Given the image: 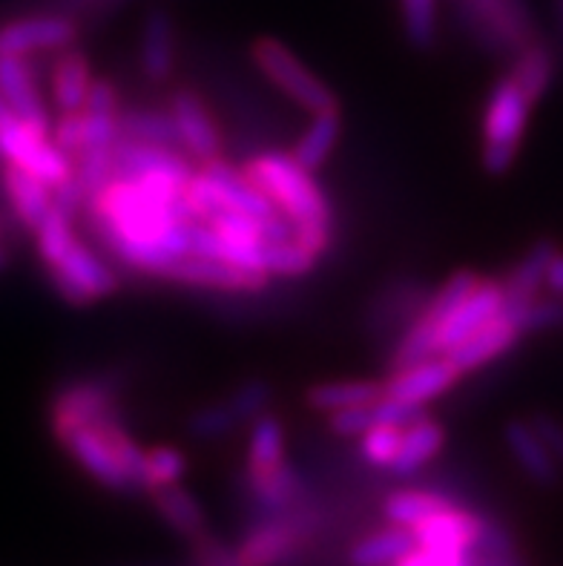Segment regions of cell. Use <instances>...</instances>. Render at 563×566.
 <instances>
[{"label":"cell","instance_id":"obj_9","mask_svg":"<svg viewBox=\"0 0 563 566\" xmlns=\"http://www.w3.org/2000/svg\"><path fill=\"white\" fill-rule=\"evenodd\" d=\"M165 282H176V285L185 287H199V291H213V294H262L271 285V276L268 273L244 271V268L228 265L221 259L210 256H190L179 259L176 265L167 268V273L161 276Z\"/></svg>","mask_w":563,"mask_h":566},{"label":"cell","instance_id":"obj_11","mask_svg":"<svg viewBox=\"0 0 563 566\" xmlns=\"http://www.w3.org/2000/svg\"><path fill=\"white\" fill-rule=\"evenodd\" d=\"M463 374L457 371L446 354L426 357L411 366L394 368L388 380L383 382V397L408 402V406H428L431 400L442 397L449 388L457 386Z\"/></svg>","mask_w":563,"mask_h":566},{"label":"cell","instance_id":"obj_20","mask_svg":"<svg viewBox=\"0 0 563 566\" xmlns=\"http://www.w3.org/2000/svg\"><path fill=\"white\" fill-rule=\"evenodd\" d=\"M480 530H483V517L475 515L460 506L435 512L417 526H411L414 544L428 546V549H440V553H469L471 546L478 544Z\"/></svg>","mask_w":563,"mask_h":566},{"label":"cell","instance_id":"obj_30","mask_svg":"<svg viewBox=\"0 0 563 566\" xmlns=\"http://www.w3.org/2000/svg\"><path fill=\"white\" fill-rule=\"evenodd\" d=\"M383 397V382L374 380H331L320 386L307 388V406L320 415L331 411L354 409V406H372Z\"/></svg>","mask_w":563,"mask_h":566},{"label":"cell","instance_id":"obj_19","mask_svg":"<svg viewBox=\"0 0 563 566\" xmlns=\"http://www.w3.org/2000/svg\"><path fill=\"white\" fill-rule=\"evenodd\" d=\"M0 190H3V199L9 205V213L32 233L55 208V196H52V187L46 181L21 170V167L7 165V161H0Z\"/></svg>","mask_w":563,"mask_h":566},{"label":"cell","instance_id":"obj_37","mask_svg":"<svg viewBox=\"0 0 563 566\" xmlns=\"http://www.w3.org/2000/svg\"><path fill=\"white\" fill-rule=\"evenodd\" d=\"M403 443V429L392 423H374L372 429L365 431L359 438V454L365 463H372L377 469H392L394 458Z\"/></svg>","mask_w":563,"mask_h":566},{"label":"cell","instance_id":"obj_25","mask_svg":"<svg viewBox=\"0 0 563 566\" xmlns=\"http://www.w3.org/2000/svg\"><path fill=\"white\" fill-rule=\"evenodd\" d=\"M343 136V113L340 109H325V113H314L307 127L302 129L300 142L291 150V156L300 161L305 170L316 172L325 167L331 156H334L336 144Z\"/></svg>","mask_w":563,"mask_h":566},{"label":"cell","instance_id":"obj_34","mask_svg":"<svg viewBox=\"0 0 563 566\" xmlns=\"http://www.w3.org/2000/svg\"><path fill=\"white\" fill-rule=\"evenodd\" d=\"M514 325L521 334H541V331L563 328V300L561 296H535L526 302H507Z\"/></svg>","mask_w":563,"mask_h":566},{"label":"cell","instance_id":"obj_4","mask_svg":"<svg viewBox=\"0 0 563 566\" xmlns=\"http://www.w3.org/2000/svg\"><path fill=\"white\" fill-rule=\"evenodd\" d=\"M532 107L535 104L526 98L512 75L492 86L483 109V150H480V161L489 176H503L512 170L526 136Z\"/></svg>","mask_w":563,"mask_h":566},{"label":"cell","instance_id":"obj_36","mask_svg":"<svg viewBox=\"0 0 563 566\" xmlns=\"http://www.w3.org/2000/svg\"><path fill=\"white\" fill-rule=\"evenodd\" d=\"M225 400H228L230 409L239 415V420H242L244 426H250L259 415L271 411L273 386L268 380H262V377H250V380L239 382Z\"/></svg>","mask_w":563,"mask_h":566},{"label":"cell","instance_id":"obj_44","mask_svg":"<svg viewBox=\"0 0 563 566\" xmlns=\"http://www.w3.org/2000/svg\"><path fill=\"white\" fill-rule=\"evenodd\" d=\"M543 287H546L552 296H561V300H563V248H561V244H557L555 253H552L550 268H546V280H543Z\"/></svg>","mask_w":563,"mask_h":566},{"label":"cell","instance_id":"obj_26","mask_svg":"<svg viewBox=\"0 0 563 566\" xmlns=\"http://www.w3.org/2000/svg\"><path fill=\"white\" fill-rule=\"evenodd\" d=\"M555 52L535 38V41L526 43L521 52H514L512 72H509V75L518 81V86L526 93V98L532 101V104H538L543 95L550 93L552 84H555Z\"/></svg>","mask_w":563,"mask_h":566},{"label":"cell","instance_id":"obj_13","mask_svg":"<svg viewBox=\"0 0 563 566\" xmlns=\"http://www.w3.org/2000/svg\"><path fill=\"white\" fill-rule=\"evenodd\" d=\"M507 308V291L500 280H480V285L466 296L460 305L449 314V319L442 323L440 334H437V354L451 352L457 343H463L469 334L486 325L489 319Z\"/></svg>","mask_w":563,"mask_h":566},{"label":"cell","instance_id":"obj_24","mask_svg":"<svg viewBox=\"0 0 563 566\" xmlns=\"http://www.w3.org/2000/svg\"><path fill=\"white\" fill-rule=\"evenodd\" d=\"M442 443H446V429L437 423L435 417L426 415L414 420L411 426L403 429V443H399V452L388 472L399 474V478L417 474L442 452Z\"/></svg>","mask_w":563,"mask_h":566},{"label":"cell","instance_id":"obj_12","mask_svg":"<svg viewBox=\"0 0 563 566\" xmlns=\"http://www.w3.org/2000/svg\"><path fill=\"white\" fill-rule=\"evenodd\" d=\"M170 109L176 129H179L181 150L192 158V161H213L221 158V133L216 127V118L210 113V107L205 104L199 93L192 90H176L170 95Z\"/></svg>","mask_w":563,"mask_h":566},{"label":"cell","instance_id":"obj_14","mask_svg":"<svg viewBox=\"0 0 563 566\" xmlns=\"http://www.w3.org/2000/svg\"><path fill=\"white\" fill-rule=\"evenodd\" d=\"M305 521L293 515H277L268 524L257 526L242 544L236 546V564L239 566H279L288 555L296 553V546L305 538Z\"/></svg>","mask_w":563,"mask_h":566},{"label":"cell","instance_id":"obj_6","mask_svg":"<svg viewBox=\"0 0 563 566\" xmlns=\"http://www.w3.org/2000/svg\"><path fill=\"white\" fill-rule=\"evenodd\" d=\"M471 38L494 55H514L535 41V23L523 0H455Z\"/></svg>","mask_w":563,"mask_h":566},{"label":"cell","instance_id":"obj_35","mask_svg":"<svg viewBox=\"0 0 563 566\" xmlns=\"http://www.w3.org/2000/svg\"><path fill=\"white\" fill-rule=\"evenodd\" d=\"M242 420L230 409L228 400L221 402H210V406H201V409L192 411L187 417V431H190V438L196 440H221L230 438L236 429H242Z\"/></svg>","mask_w":563,"mask_h":566},{"label":"cell","instance_id":"obj_48","mask_svg":"<svg viewBox=\"0 0 563 566\" xmlns=\"http://www.w3.org/2000/svg\"><path fill=\"white\" fill-rule=\"evenodd\" d=\"M0 265H3V251H0Z\"/></svg>","mask_w":563,"mask_h":566},{"label":"cell","instance_id":"obj_38","mask_svg":"<svg viewBox=\"0 0 563 566\" xmlns=\"http://www.w3.org/2000/svg\"><path fill=\"white\" fill-rule=\"evenodd\" d=\"M406 35L414 46L428 50L437 41V0H399Z\"/></svg>","mask_w":563,"mask_h":566},{"label":"cell","instance_id":"obj_10","mask_svg":"<svg viewBox=\"0 0 563 566\" xmlns=\"http://www.w3.org/2000/svg\"><path fill=\"white\" fill-rule=\"evenodd\" d=\"M55 440L66 449L75 463L84 469L93 481H98L101 486L113 489V492H136L133 489V481L129 474L124 472L122 460L115 454L113 443L104 434L98 423H86V426H72V429H64L61 434H55Z\"/></svg>","mask_w":563,"mask_h":566},{"label":"cell","instance_id":"obj_3","mask_svg":"<svg viewBox=\"0 0 563 566\" xmlns=\"http://www.w3.org/2000/svg\"><path fill=\"white\" fill-rule=\"evenodd\" d=\"M72 222V216L52 208V213L38 224L35 248L55 294L75 308H86L118 291V273L75 237Z\"/></svg>","mask_w":563,"mask_h":566},{"label":"cell","instance_id":"obj_39","mask_svg":"<svg viewBox=\"0 0 563 566\" xmlns=\"http://www.w3.org/2000/svg\"><path fill=\"white\" fill-rule=\"evenodd\" d=\"M187 472V458L173 446H156L147 452V492L179 483Z\"/></svg>","mask_w":563,"mask_h":566},{"label":"cell","instance_id":"obj_32","mask_svg":"<svg viewBox=\"0 0 563 566\" xmlns=\"http://www.w3.org/2000/svg\"><path fill=\"white\" fill-rule=\"evenodd\" d=\"M449 506H455L451 497L440 495V492H428V489H397L383 503L385 517L392 524L406 526V530L417 526L428 515H435V512L449 510Z\"/></svg>","mask_w":563,"mask_h":566},{"label":"cell","instance_id":"obj_22","mask_svg":"<svg viewBox=\"0 0 563 566\" xmlns=\"http://www.w3.org/2000/svg\"><path fill=\"white\" fill-rule=\"evenodd\" d=\"M90 86H93V70H90L84 52L72 50V46L55 52L50 72V93L58 113H79L86 104Z\"/></svg>","mask_w":563,"mask_h":566},{"label":"cell","instance_id":"obj_21","mask_svg":"<svg viewBox=\"0 0 563 566\" xmlns=\"http://www.w3.org/2000/svg\"><path fill=\"white\" fill-rule=\"evenodd\" d=\"M503 443H507L509 454L514 458L518 469H521L535 486H557L563 469L557 467V460L552 458L550 446L543 443V438L535 431L532 420H509V423L503 426Z\"/></svg>","mask_w":563,"mask_h":566},{"label":"cell","instance_id":"obj_8","mask_svg":"<svg viewBox=\"0 0 563 566\" xmlns=\"http://www.w3.org/2000/svg\"><path fill=\"white\" fill-rule=\"evenodd\" d=\"M79 41V23L70 14H27L0 27V55H55Z\"/></svg>","mask_w":563,"mask_h":566},{"label":"cell","instance_id":"obj_5","mask_svg":"<svg viewBox=\"0 0 563 566\" xmlns=\"http://www.w3.org/2000/svg\"><path fill=\"white\" fill-rule=\"evenodd\" d=\"M250 61L264 78L277 86L279 93L291 98L307 115L340 109L334 90L311 66L302 64L288 43L277 41V38H259V41L250 43Z\"/></svg>","mask_w":563,"mask_h":566},{"label":"cell","instance_id":"obj_18","mask_svg":"<svg viewBox=\"0 0 563 566\" xmlns=\"http://www.w3.org/2000/svg\"><path fill=\"white\" fill-rule=\"evenodd\" d=\"M0 95L7 98L18 118L52 133L50 107L43 101L35 72L29 66V57L0 55Z\"/></svg>","mask_w":563,"mask_h":566},{"label":"cell","instance_id":"obj_45","mask_svg":"<svg viewBox=\"0 0 563 566\" xmlns=\"http://www.w3.org/2000/svg\"><path fill=\"white\" fill-rule=\"evenodd\" d=\"M113 0H72V7H81V9H98V7H107Z\"/></svg>","mask_w":563,"mask_h":566},{"label":"cell","instance_id":"obj_43","mask_svg":"<svg viewBox=\"0 0 563 566\" xmlns=\"http://www.w3.org/2000/svg\"><path fill=\"white\" fill-rule=\"evenodd\" d=\"M457 555L463 553H440V549H428V546L414 544L394 566H449Z\"/></svg>","mask_w":563,"mask_h":566},{"label":"cell","instance_id":"obj_42","mask_svg":"<svg viewBox=\"0 0 563 566\" xmlns=\"http://www.w3.org/2000/svg\"><path fill=\"white\" fill-rule=\"evenodd\" d=\"M529 420H532L535 431L543 438V443L550 446V452H552V458L557 460V467L563 469V423L561 420L552 415H543V411L532 415Z\"/></svg>","mask_w":563,"mask_h":566},{"label":"cell","instance_id":"obj_33","mask_svg":"<svg viewBox=\"0 0 563 566\" xmlns=\"http://www.w3.org/2000/svg\"><path fill=\"white\" fill-rule=\"evenodd\" d=\"M414 546V535L406 526L392 524L388 530L374 532L351 549L354 566H394Z\"/></svg>","mask_w":563,"mask_h":566},{"label":"cell","instance_id":"obj_28","mask_svg":"<svg viewBox=\"0 0 563 566\" xmlns=\"http://www.w3.org/2000/svg\"><path fill=\"white\" fill-rule=\"evenodd\" d=\"M153 503H156L158 515L170 530H176L185 538H199L201 532H207V517L201 503L181 489L179 483H170V486H158L150 492Z\"/></svg>","mask_w":563,"mask_h":566},{"label":"cell","instance_id":"obj_47","mask_svg":"<svg viewBox=\"0 0 563 566\" xmlns=\"http://www.w3.org/2000/svg\"><path fill=\"white\" fill-rule=\"evenodd\" d=\"M0 237H3V222H0Z\"/></svg>","mask_w":563,"mask_h":566},{"label":"cell","instance_id":"obj_41","mask_svg":"<svg viewBox=\"0 0 563 566\" xmlns=\"http://www.w3.org/2000/svg\"><path fill=\"white\" fill-rule=\"evenodd\" d=\"M192 546H196V558L201 566H239L236 564V549L225 546L207 532H201L199 538H192Z\"/></svg>","mask_w":563,"mask_h":566},{"label":"cell","instance_id":"obj_31","mask_svg":"<svg viewBox=\"0 0 563 566\" xmlns=\"http://www.w3.org/2000/svg\"><path fill=\"white\" fill-rule=\"evenodd\" d=\"M285 460V426L277 415L264 411L250 423L248 434V469L244 472H271Z\"/></svg>","mask_w":563,"mask_h":566},{"label":"cell","instance_id":"obj_27","mask_svg":"<svg viewBox=\"0 0 563 566\" xmlns=\"http://www.w3.org/2000/svg\"><path fill=\"white\" fill-rule=\"evenodd\" d=\"M118 129L122 138L144 144H161V147H176L181 150V138L170 109L161 107H122L118 113Z\"/></svg>","mask_w":563,"mask_h":566},{"label":"cell","instance_id":"obj_46","mask_svg":"<svg viewBox=\"0 0 563 566\" xmlns=\"http://www.w3.org/2000/svg\"><path fill=\"white\" fill-rule=\"evenodd\" d=\"M12 113H14V109L9 107L7 98H3V95H0V118H7V115H12Z\"/></svg>","mask_w":563,"mask_h":566},{"label":"cell","instance_id":"obj_1","mask_svg":"<svg viewBox=\"0 0 563 566\" xmlns=\"http://www.w3.org/2000/svg\"><path fill=\"white\" fill-rule=\"evenodd\" d=\"M190 179L181 172L115 176L84 208L95 237L124 268L161 280L167 268L192 253Z\"/></svg>","mask_w":563,"mask_h":566},{"label":"cell","instance_id":"obj_23","mask_svg":"<svg viewBox=\"0 0 563 566\" xmlns=\"http://www.w3.org/2000/svg\"><path fill=\"white\" fill-rule=\"evenodd\" d=\"M244 481H248V492L253 495L259 510L271 512V515H285L305 495L300 472L288 463L271 469V472H244Z\"/></svg>","mask_w":563,"mask_h":566},{"label":"cell","instance_id":"obj_15","mask_svg":"<svg viewBox=\"0 0 563 566\" xmlns=\"http://www.w3.org/2000/svg\"><path fill=\"white\" fill-rule=\"evenodd\" d=\"M521 337V328L514 325L512 314L503 308L494 319L480 325V328L475 331V334H469L463 343H457L451 352H446V357L455 363V368L460 374H471L478 371V368L489 366V363H494V359H500L503 354L512 352Z\"/></svg>","mask_w":563,"mask_h":566},{"label":"cell","instance_id":"obj_29","mask_svg":"<svg viewBox=\"0 0 563 566\" xmlns=\"http://www.w3.org/2000/svg\"><path fill=\"white\" fill-rule=\"evenodd\" d=\"M557 244L552 239H541L523 253V259L512 271L503 276V291H507V302H526L535 300L541 294L543 280H546V268H550V259L555 253Z\"/></svg>","mask_w":563,"mask_h":566},{"label":"cell","instance_id":"obj_40","mask_svg":"<svg viewBox=\"0 0 563 566\" xmlns=\"http://www.w3.org/2000/svg\"><path fill=\"white\" fill-rule=\"evenodd\" d=\"M374 406H377V402H372V406H354V409H343V411H331L329 429L334 431L336 438H348V440L363 438L365 431L377 423V409H374Z\"/></svg>","mask_w":563,"mask_h":566},{"label":"cell","instance_id":"obj_17","mask_svg":"<svg viewBox=\"0 0 563 566\" xmlns=\"http://www.w3.org/2000/svg\"><path fill=\"white\" fill-rule=\"evenodd\" d=\"M179 61V38L176 21L167 9H150L142 23V41H138V66L150 84H167L176 72Z\"/></svg>","mask_w":563,"mask_h":566},{"label":"cell","instance_id":"obj_7","mask_svg":"<svg viewBox=\"0 0 563 566\" xmlns=\"http://www.w3.org/2000/svg\"><path fill=\"white\" fill-rule=\"evenodd\" d=\"M122 415V400L118 388L101 377H86L64 386L50 402V429L52 434H61L72 426H86L104 417Z\"/></svg>","mask_w":563,"mask_h":566},{"label":"cell","instance_id":"obj_2","mask_svg":"<svg viewBox=\"0 0 563 566\" xmlns=\"http://www.w3.org/2000/svg\"><path fill=\"white\" fill-rule=\"evenodd\" d=\"M244 176L277 205L293 228V239L305 244L316 256H325L334 242V210L329 196L322 193L314 172L291 153L264 150L244 161Z\"/></svg>","mask_w":563,"mask_h":566},{"label":"cell","instance_id":"obj_16","mask_svg":"<svg viewBox=\"0 0 563 566\" xmlns=\"http://www.w3.org/2000/svg\"><path fill=\"white\" fill-rule=\"evenodd\" d=\"M431 291L420 285L417 280H397L385 285L368 305L365 314V328L372 331L374 337H388L394 331H403L411 325V319L423 311Z\"/></svg>","mask_w":563,"mask_h":566}]
</instances>
